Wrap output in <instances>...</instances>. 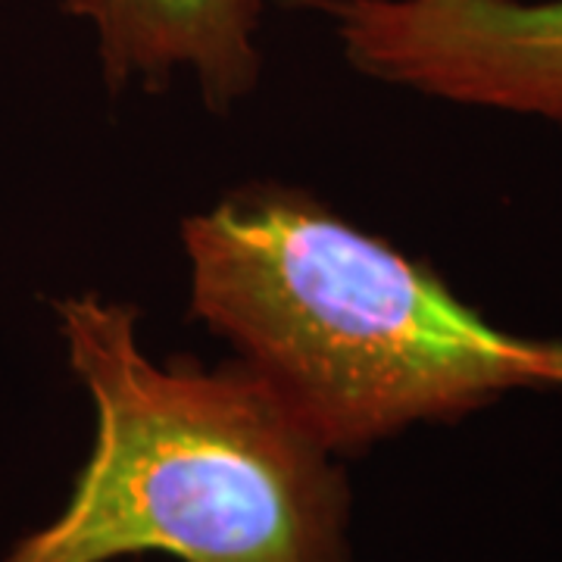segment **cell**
Here are the masks:
<instances>
[{"label": "cell", "instance_id": "1", "mask_svg": "<svg viewBox=\"0 0 562 562\" xmlns=\"http://www.w3.org/2000/svg\"><path fill=\"white\" fill-rule=\"evenodd\" d=\"M181 247L191 319L338 460L516 391H562V338L494 325L431 262L303 188L241 184L181 220Z\"/></svg>", "mask_w": 562, "mask_h": 562}, {"label": "cell", "instance_id": "2", "mask_svg": "<svg viewBox=\"0 0 562 562\" xmlns=\"http://www.w3.org/2000/svg\"><path fill=\"white\" fill-rule=\"evenodd\" d=\"M54 310L94 447L60 516L3 562H350L341 462L244 362L150 360L138 306L94 291Z\"/></svg>", "mask_w": 562, "mask_h": 562}, {"label": "cell", "instance_id": "3", "mask_svg": "<svg viewBox=\"0 0 562 562\" xmlns=\"http://www.w3.org/2000/svg\"><path fill=\"white\" fill-rule=\"evenodd\" d=\"M366 79L562 128V0H297Z\"/></svg>", "mask_w": 562, "mask_h": 562}, {"label": "cell", "instance_id": "4", "mask_svg": "<svg viewBox=\"0 0 562 562\" xmlns=\"http://www.w3.org/2000/svg\"><path fill=\"white\" fill-rule=\"evenodd\" d=\"M269 0H63L88 22L110 91H162L176 76L198 85L206 110L228 113L262 79Z\"/></svg>", "mask_w": 562, "mask_h": 562}]
</instances>
